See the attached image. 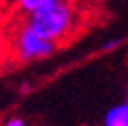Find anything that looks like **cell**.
<instances>
[{
	"instance_id": "cell-9",
	"label": "cell",
	"mask_w": 128,
	"mask_h": 126,
	"mask_svg": "<svg viewBox=\"0 0 128 126\" xmlns=\"http://www.w3.org/2000/svg\"><path fill=\"white\" fill-rule=\"evenodd\" d=\"M4 10H6V6H4V2L0 0V19H2V14H4Z\"/></svg>"
},
{
	"instance_id": "cell-5",
	"label": "cell",
	"mask_w": 128,
	"mask_h": 126,
	"mask_svg": "<svg viewBox=\"0 0 128 126\" xmlns=\"http://www.w3.org/2000/svg\"><path fill=\"white\" fill-rule=\"evenodd\" d=\"M10 52V44H8V33L4 29H0V64L4 62L6 54Z\"/></svg>"
},
{
	"instance_id": "cell-4",
	"label": "cell",
	"mask_w": 128,
	"mask_h": 126,
	"mask_svg": "<svg viewBox=\"0 0 128 126\" xmlns=\"http://www.w3.org/2000/svg\"><path fill=\"white\" fill-rule=\"evenodd\" d=\"M44 2H46V0H19L17 8H19L23 14H29V12H33L35 8H39Z\"/></svg>"
},
{
	"instance_id": "cell-2",
	"label": "cell",
	"mask_w": 128,
	"mask_h": 126,
	"mask_svg": "<svg viewBox=\"0 0 128 126\" xmlns=\"http://www.w3.org/2000/svg\"><path fill=\"white\" fill-rule=\"evenodd\" d=\"M8 44H10V54L14 56L17 62H35L52 56L56 52V42L44 37L42 33L27 25L25 19L14 25V29L8 33Z\"/></svg>"
},
{
	"instance_id": "cell-6",
	"label": "cell",
	"mask_w": 128,
	"mask_h": 126,
	"mask_svg": "<svg viewBox=\"0 0 128 126\" xmlns=\"http://www.w3.org/2000/svg\"><path fill=\"white\" fill-rule=\"evenodd\" d=\"M0 126H27V122L23 120L21 116H8L6 120L0 124Z\"/></svg>"
},
{
	"instance_id": "cell-3",
	"label": "cell",
	"mask_w": 128,
	"mask_h": 126,
	"mask_svg": "<svg viewBox=\"0 0 128 126\" xmlns=\"http://www.w3.org/2000/svg\"><path fill=\"white\" fill-rule=\"evenodd\" d=\"M103 126H128V108L124 104L110 108L103 114Z\"/></svg>"
},
{
	"instance_id": "cell-10",
	"label": "cell",
	"mask_w": 128,
	"mask_h": 126,
	"mask_svg": "<svg viewBox=\"0 0 128 126\" xmlns=\"http://www.w3.org/2000/svg\"><path fill=\"white\" fill-rule=\"evenodd\" d=\"M124 106L128 108V83H126V95H124Z\"/></svg>"
},
{
	"instance_id": "cell-7",
	"label": "cell",
	"mask_w": 128,
	"mask_h": 126,
	"mask_svg": "<svg viewBox=\"0 0 128 126\" xmlns=\"http://www.w3.org/2000/svg\"><path fill=\"white\" fill-rule=\"evenodd\" d=\"M122 42H124V39H120V37H116V39H110V42H106V44H103L101 48H99V52H110V50H116V48H118V46L122 44Z\"/></svg>"
},
{
	"instance_id": "cell-1",
	"label": "cell",
	"mask_w": 128,
	"mask_h": 126,
	"mask_svg": "<svg viewBox=\"0 0 128 126\" xmlns=\"http://www.w3.org/2000/svg\"><path fill=\"white\" fill-rule=\"evenodd\" d=\"M25 23L44 37L58 44L74 31L76 17L68 0H46L39 8L25 14Z\"/></svg>"
},
{
	"instance_id": "cell-8",
	"label": "cell",
	"mask_w": 128,
	"mask_h": 126,
	"mask_svg": "<svg viewBox=\"0 0 128 126\" xmlns=\"http://www.w3.org/2000/svg\"><path fill=\"white\" fill-rule=\"evenodd\" d=\"M2 2H4V6H6V10H8V8H12V6L19 4V0H2Z\"/></svg>"
}]
</instances>
